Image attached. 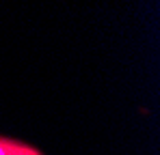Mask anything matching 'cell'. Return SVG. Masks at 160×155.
Listing matches in <instances>:
<instances>
[{"label":"cell","mask_w":160,"mask_h":155,"mask_svg":"<svg viewBox=\"0 0 160 155\" xmlns=\"http://www.w3.org/2000/svg\"><path fill=\"white\" fill-rule=\"evenodd\" d=\"M0 155H43V153L39 149L26 144V142H20V140H11V138H2L0 136Z\"/></svg>","instance_id":"1"}]
</instances>
